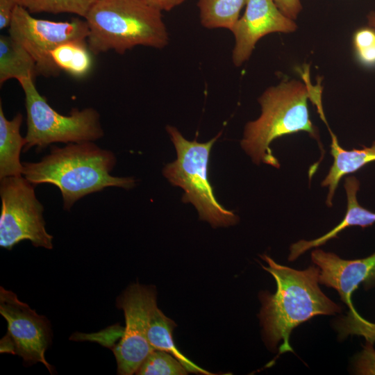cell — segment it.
<instances>
[{
    "mask_svg": "<svg viewBox=\"0 0 375 375\" xmlns=\"http://www.w3.org/2000/svg\"><path fill=\"white\" fill-rule=\"evenodd\" d=\"M372 342L366 340L363 349L354 360V369L356 374L375 375V350Z\"/></svg>",
    "mask_w": 375,
    "mask_h": 375,
    "instance_id": "cell-23",
    "label": "cell"
},
{
    "mask_svg": "<svg viewBox=\"0 0 375 375\" xmlns=\"http://www.w3.org/2000/svg\"><path fill=\"white\" fill-rule=\"evenodd\" d=\"M38 75L33 58L10 35H0V85L9 79H35Z\"/></svg>",
    "mask_w": 375,
    "mask_h": 375,
    "instance_id": "cell-17",
    "label": "cell"
},
{
    "mask_svg": "<svg viewBox=\"0 0 375 375\" xmlns=\"http://www.w3.org/2000/svg\"><path fill=\"white\" fill-rule=\"evenodd\" d=\"M278 10L290 19H295L302 9L300 0H273Z\"/></svg>",
    "mask_w": 375,
    "mask_h": 375,
    "instance_id": "cell-24",
    "label": "cell"
},
{
    "mask_svg": "<svg viewBox=\"0 0 375 375\" xmlns=\"http://www.w3.org/2000/svg\"><path fill=\"white\" fill-rule=\"evenodd\" d=\"M296 28L294 20L284 15L273 0H247L244 15L231 30L235 37L233 64L239 67L247 60L263 36L274 32L290 33Z\"/></svg>",
    "mask_w": 375,
    "mask_h": 375,
    "instance_id": "cell-12",
    "label": "cell"
},
{
    "mask_svg": "<svg viewBox=\"0 0 375 375\" xmlns=\"http://www.w3.org/2000/svg\"><path fill=\"white\" fill-rule=\"evenodd\" d=\"M311 259L319 268V283L335 289L349 308L351 331L363 335L366 340L374 337L375 324L357 313L351 297L360 283L365 290L375 287V252L364 258L345 260L334 253L315 249L311 253Z\"/></svg>",
    "mask_w": 375,
    "mask_h": 375,
    "instance_id": "cell-11",
    "label": "cell"
},
{
    "mask_svg": "<svg viewBox=\"0 0 375 375\" xmlns=\"http://www.w3.org/2000/svg\"><path fill=\"white\" fill-rule=\"evenodd\" d=\"M156 303L153 288L138 283L131 285L117 299L123 310L126 326L119 342L113 349L117 374L131 375L154 350L147 339L149 312Z\"/></svg>",
    "mask_w": 375,
    "mask_h": 375,
    "instance_id": "cell-10",
    "label": "cell"
},
{
    "mask_svg": "<svg viewBox=\"0 0 375 375\" xmlns=\"http://www.w3.org/2000/svg\"><path fill=\"white\" fill-rule=\"evenodd\" d=\"M166 130L175 147L177 158L164 167L165 177L184 190L182 201L192 203L201 219L215 228L235 224L238 217L217 201L208 176L210 150L221 133L208 142H198L196 140H187L172 126H167Z\"/></svg>",
    "mask_w": 375,
    "mask_h": 375,
    "instance_id": "cell-5",
    "label": "cell"
},
{
    "mask_svg": "<svg viewBox=\"0 0 375 375\" xmlns=\"http://www.w3.org/2000/svg\"><path fill=\"white\" fill-rule=\"evenodd\" d=\"M92 54L124 53L136 46L162 49L169 35L162 11L142 0H97L84 18Z\"/></svg>",
    "mask_w": 375,
    "mask_h": 375,
    "instance_id": "cell-4",
    "label": "cell"
},
{
    "mask_svg": "<svg viewBox=\"0 0 375 375\" xmlns=\"http://www.w3.org/2000/svg\"><path fill=\"white\" fill-rule=\"evenodd\" d=\"M344 186L347 206L343 219L335 228L319 238L311 240H301L292 244L288 256L290 261L296 260L312 248L324 244L348 227L358 226L365 228L375 223V212L362 207L358 201L357 193L360 188V181L355 176H349L346 177Z\"/></svg>",
    "mask_w": 375,
    "mask_h": 375,
    "instance_id": "cell-13",
    "label": "cell"
},
{
    "mask_svg": "<svg viewBox=\"0 0 375 375\" xmlns=\"http://www.w3.org/2000/svg\"><path fill=\"white\" fill-rule=\"evenodd\" d=\"M8 35L33 58L38 75L49 77L57 76L60 72L52 60L51 51L67 42L87 40L89 28L85 19L73 18L67 22L40 19L17 6L8 27Z\"/></svg>",
    "mask_w": 375,
    "mask_h": 375,
    "instance_id": "cell-8",
    "label": "cell"
},
{
    "mask_svg": "<svg viewBox=\"0 0 375 375\" xmlns=\"http://www.w3.org/2000/svg\"><path fill=\"white\" fill-rule=\"evenodd\" d=\"M97 0H17L19 6L31 14L47 12L51 14L71 13L85 18Z\"/></svg>",
    "mask_w": 375,
    "mask_h": 375,
    "instance_id": "cell-20",
    "label": "cell"
},
{
    "mask_svg": "<svg viewBox=\"0 0 375 375\" xmlns=\"http://www.w3.org/2000/svg\"><path fill=\"white\" fill-rule=\"evenodd\" d=\"M1 209L0 246L11 250L28 240L36 247L53 248V236L45 229L44 208L35 196L33 184L23 176L0 179Z\"/></svg>",
    "mask_w": 375,
    "mask_h": 375,
    "instance_id": "cell-7",
    "label": "cell"
},
{
    "mask_svg": "<svg viewBox=\"0 0 375 375\" xmlns=\"http://www.w3.org/2000/svg\"><path fill=\"white\" fill-rule=\"evenodd\" d=\"M92 53L87 40H75L59 45L51 51V56L60 71L82 78L91 71Z\"/></svg>",
    "mask_w": 375,
    "mask_h": 375,
    "instance_id": "cell-18",
    "label": "cell"
},
{
    "mask_svg": "<svg viewBox=\"0 0 375 375\" xmlns=\"http://www.w3.org/2000/svg\"><path fill=\"white\" fill-rule=\"evenodd\" d=\"M22 164V175L32 184L49 183L59 188L65 210L91 193L108 187L129 190L135 185L133 177L110 174L116 164L115 154L92 141L53 146L40 161Z\"/></svg>",
    "mask_w": 375,
    "mask_h": 375,
    "instance_id": "cell-2",
    "label": "cell"
},
{
    "mask_svg": "<svg viewBox=\"0 0 375 375\" xmlns=\"http://www.w3.org/2000/svg\"><path fill=\"white\" fill-rule=\"evenodd\" d=\"M148 5L160 10L169 11L185 0H142Z\"/></svg>",
    "mask_w": 375,
    "mask_h": 375,
    "instance_id": "cell-26",
    "label": "cell"
},
{
    "mask_svg": "<svg viewBox=\"0 0 375 375\" xmlns=\"http://www.w3.org/2000/svg\"><path fill=\"white\" fill-rule=\"evenodd\" d=\"M0 313L8 324V333L1 340V352L21 356L26 366L42 362L53 374V367L44 357L52 339L48 319L3 287L0 288Z\"/></svg>",
    "mask_w": 375,
    "mask_h": 375,
    "instance_id": "cell-9",
    "label": "cell"
},
{
    "mask_svg": "<svg viewBox=\"0 0 375 375\" xmlns=\"http://www.w3.org/2000/svg\"><path fill=\"white\" fill-rule=\"evenodd\" d=\"M23 120L21 113L12 119L6 118L1 102L0 103V179L10 176H23V164L20 152L26 144L20 134Z\"/></svg>",
    "mask_w": 375,
    "mask_h": 375,
    "instance_id": "cell-15",
    "label": "cell"
},
{
    "mask_svg": "<svg viewBox=\"0 0 375 375\" xmlns=\"http://www.w3.org/2000/svg\"><path fill=\"white\" fill-rule=\"evenodd\" d=\"M19 83L24 93L26 110L24 151L33 147L42 149L56 142H94L103 136L100 116L95 109L73 108L68 115L60 114L40 94L33 79L25 78Z\"/></svg>",
    "mask_w": 375,
    "mask_h": 375,
    "instance_id": "cell-6",
    "label": "cell"
},
{
    "mask_svg": "<svg viewBox=\"0 0 375 375\" xmlns=\"http://www.w3.org/2000/svg\"><path fill=\"white\" fill-rule=\"evenodd\" d=\"M304 80L306 83L296 80L282 81L259 97L261 115L246 124L241 140L242 148L256 165L262 162L279 168L270 144L285 135L304 131L321 144L318 130L310 119L308 109L311 84L305 76Z\"/></svg>",
    "mask_w": 375,
    "mask_h": 375,
    "instance_id": "cell-3",
    "label": "cell"
},
{
    "mask_svg": "<svg viewBox=\"0 0 375 375\" xmlns=\"http://www.w3.org/2000/svg\"><path fill=\"white\" fill-rule=\"evenodd\" d=\"M356 56L362 64L375 65V29L363 28L358 30L353 36Z\"/></svg>",
    "mask_w": 375,
    "mask_h": 375,
    "instance_id": "cell-22",
    "label": "cell"
},
{
    "mask_svg": "<svg viewBox=\"0 0 375 375\" xmlns=\"http://www.w3.org/2000/svg\"><path fill=\"white\" fill-rule=\"evenodd\" d=\"M176 324L166 317L157 307L156 303L150 310L147 339L154 350L167 352L176 358L189 372L212 374L197 366L185 356L176 347L172 337V331Z\"/></svg>",
    "mask_w": 375,
    "mask_h": 375,
    "instance_id": "cell-16",
    "label": "cell"
},
{
    "mask_svg": "<svg viewBox=\"0 0 375 375\" xmlns=\"http://www.w3.org/2000/svg\"><path fill=\"white\" fill-rule=\"evenodd\" d=\"M18 6L17 0H0V29L8 28L13 12Z\"/></svg>",
    "mask_w": 375,
    "mask_h": 375,
    "instance_id": "cell-25",
    "label": "cell"
},
{
    "mask_svg": "<svg viewBox=\"0 0 375 375\" xmlns=\"http://www.w3.org/2000/svg\"><path fill=\"white\" fill-rule=\"evenodd\" d=\"M139 375H185L188 371L170 353L153 350L135 372Z\"/></svg>",
    "mask_w": 375,
    "mask_h": 375,
    "instance_id": "cell-21",
    "label": "cell"
},
{
    "mask_svg": "<svg viewBox=\"0 0 375 375\" xmlns=\"http://www.w3.org/2000/svg\"><path fill=\"white\" fill-rule=\"evenodd\" d=\"M329 131L331 135V154L333 162L321 185L328 188L326 203L331 207L335 190L341 178L375 161V141L370 147L348 151L340 145L337 137L331 130Z\"/></svg>",
    "mask_w": 375,
    "mask_h": 375,
    "instance_id": "cell-14",
    "label": "cell"
},
{
    "mask_svg": "<svg viewBox=\"0 0 375 375\" xmlns=\"http://www.w3.org/2000/svg\"><path fill=\"white\" fill-rule=\"evenodd\" d=\"M367 22L370 27L375 28V11H371L367 16Z\"/></svg>",
    "mask_w": 375,
    "mask_h": 375,
    "instance_id": "cell-27",
    "label": "cell"
},
{
    "mask_svg": "<svg viewBox=\"0 0 375 375\" xmlns=\"http://www.w3.org/2000/svg\"><path fill=\"white\" fill-rule=\"evenodd\" d=\"M247 0H199L201 25L207 28H227L231 31Z\"/></svg>",
    "mask_w": 375,
    "mask_h": 375,
    "instance_id": "cell-19",
    "label": "cell"
},
{
    "mask_svg": "<svg viewBox=\"0 0 375 375\" xmlns=\"http://www.w3.org/2000/svg\"><path fill=\"white\" fill-rule=\"evenodd\" d=\"M260 257L267 263V267L262 265V268L276 283L274 294H260L259 318L264 341L272 350L283 341L279 353L292 351L289 339L294 328L317 315L340 312L342 308L320 290L317 265L297 270L276 263L267 255Z\"/></svg>",
    "mask_w": 375,
    "mask_h": 375,
    "instance_id": "cell-1",
    "label": "cell"
}]
</instances>
